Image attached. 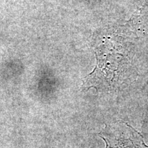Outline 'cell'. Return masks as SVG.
I'll use <instances>...</instances> for the list:
<instances>
[{
  "instance_id": "6da1fadb",
  "label": "cell",
  "mask_w": 148,
  "mask_h": 148,
  "mask_svg": "<svg viewBox=\"0 0 148 148\" xmlns=\"http://www.w3.org/2000/svg\"><path fill=\"white\" fill-rule=\"evenodd\" d=\"M123 147H120L119 146L112 148H148L144 143L143 136L132 127H130L128 137L123 138Z\"/></svg>"
}]
</instances>
